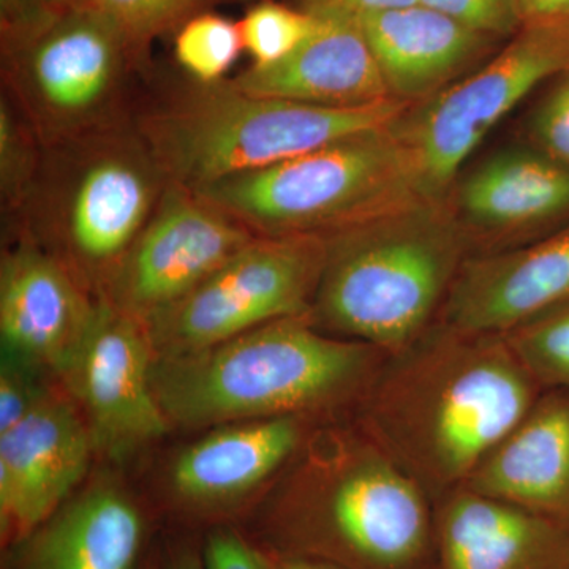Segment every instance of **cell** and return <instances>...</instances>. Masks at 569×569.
<instances>
[{
    "label": "cell",
    "instance_id": "cell-4",
    "mask_svg": "<svg viewBox=\"0 0 569 569\" xmlns=\"http://www.w3.org/2000/svg\"><path fill=\"white\" fill-rule=\"evenodd\" d=\"M309 320L329 336L399 353L437 323L470 252L447 200H422L325 236Z\"/></svg>",
    "mask_w": 569,
    "mask_h": 569
},
{
    "label": "cell",
    "instance_id": "cell-18",
    "mask_svg": "<svg viewBox=\"0 0 569 569\" xmlns=\"http://www.w3.org/2000/svg\"><path fill=\"white\" fill-rule=\"evenodd\" d=\"M437 569H569V526L467 488L436 503Z\"/></svg>",
    "mask_w": 569,
    "mask_h": 569
},
{
    "label": "cell",
    "instance_id": "cell-36",
    "mask_svg": "<svg viewBox=\"0 0 569 569\" xmlns=\"http://www.w3.org/2000/svg\"><path fill=\"white\" fill-rule=\"evenodd\" d=\"M167 569H204V565L203 559L183 550V552L176 553Z\"/></svg>",
    "mask_w": 569,
    "mask_h": 569
},
{
    "label": "cell",
    "instance_id": "cell-27",
    "mask_svg": "<svg viewBox=\"0 0 569 569\" xmlns=\"http://www.w3.org/2000/svg\"><path fill=\"white\" fill-rule=\"evenodd\" d=\"M33 138L3 100L0 107V181L3 200L9 206H21L29 200L36 179Z\"/></svg>",
    "mask_w": 569,
    "mask_h": 569
},
{
    "label": "cell",
    "instance_id": "cell-17",
    "mask_svg": "<svg viewBox=\"0 0 569 569\" xmlns=\"http://www.w3.org/2000/svg\"><path fill=\"white\" fill-rule=\"evenodd\" d=\"M317 422L284 417L211 427L176 455L168 467V489L192 511L238 507L274 485Z\"/></svg>",
    "mask_w": 569,
    "mask_h": 569
},
{
    "label": "cell",
    "instance_id": "cell-23",
    "mask_svg": "<svg viewBox=\"0 0 569 569\" xmlns=\"http://www.w3.org/2000/svg\"><path fill=\"white\" fill-rule=\"evenodd\" d=\"M244 51L238 22L201 11L176 32V61L200 84L222 82Z\"/></svg>",
    "mask_w": 569,
    "mask_h": 569
},
{
    "label": "cell",
    "instance_id": "cell-16",
    "mask_svg": "<svg viewBox=\"0 0 569 569\" xmlns=\"http://www.w3.org/2000/svg\"><path fill=\"white\" fill-rule=\"evenodd\" d=\"M565 302L569 223L523 246L468 254L437 321L477 335H507Z\"/></svg>",
    "mask_w": 569,
    "mask_h": 569
},
{
    "label": "cell",
    "instance_id": "cell-10",
    "mask_svg": "<svg viewBox=\"0 0 569 569\" xmlns=\"http://www.w3.org/2000/svg\"><path fill=\"white\" fill-rule=\"evenodd\" d=\"M67 174L51 193L48 216L78 268L108 283L156 211L167 178L140 134L123 140L108 133Z\"/></svg>",
    "mask_w": 569,
    "mask_h": 569
},
{
    "label": "cell",
    "instance_id": "cell-32",
    "mask_svg": "<svg viewBox=\"0 0 569 569\" xmlns=\"http://www.w3.org/2000/svg\"><path fill=\"white\" fill-rule=\"evenodd\" d=\"M204 569H271L257 549L234 530H217L206 539Z\"/></svg>",
    "mask_w": 569,
    "mask_h": 569
},
{
    "label": "cell",
    "instance_id": "cell-26",
    "mask_svg": "<svg viewBox=\"0 0 569 569\" xmlns=\"http://www.w3.org/2000/svg\"><path fill=\"white\" fill-rule=\"evenodd\" d=\"M209 0H91L122 33L138 59L144 58L149 44L164 33L174 31L201 13Z\"/></svg>",
    "mask_w": 569,
    "mask_h": 569
},
{
    "label": "cell",
    "instance_id": "cell-24",
    "mask_svg": "<svg viewBox=\"0 0 569 569\" xmlns=\"http://www.w3.org/2000/svg\"><path fill=\"white\" fill-rule=\"evenodd\" d=\"M501 336L539 388L569 391V302Z\"/></svg>",
    "mask_w": 569,
    "mask_h": 569
},
{
    "label": "cell",
    "instance_id": "cell-37",
    "mask_svg": "<svg viewBox=\"0 0 569 569\" xmlns=\"http://www.w3.org/2000/svg\"><path fill=\"white\" fill-rule=\"evenodd\" d=\"M69 2L71 3V6H89V2H91V0H69Z\"/></svg>",
    "mask_w": 569,
    "mask_h": 569
},
{
    "label": "cell",
    "instance_id": "cell-1",
    "mask_svg": "<svg viewBox=\"0 0 569 569\" xmlns=\"http://www.w3.org/2000/svg\"><path fill=\"white\" fill-rule=\"evenodd\" d=\"M541 392L503 336L437 321L388 356L358 422L437 503L467 485Z\"/></svg>",
    "mask_w": 569,
    "mask_h": 569
},
{
    "label": "cell",
    "instance_id": "cell-2",
    "mask_svg": "<svg viewBox=\"0 0 569 569\" xmlns=\"http://www.w3.org/2000/svg\"><path fill=\"white\" fill-rule=\"evenodd\" d=\"M433 501L356 422H318L271 486L266 518L288 556L343 569H426Z\"/></svg>",
    "mask_w": 569,
    "mask_h": 569
},
{
    "label": "cell",
    "instance_id": "cell-31",
    "mask_svg": "<svg viewBox=\"0 0 569 569\" xmlns=\"http://www.w3.org/2000/svg\"><path fill=\"white\" fill-rule=\"evenodd\" d=\"M69 7V0H0L2 41L39 31Z\"/></svg>",
    "mask_w": 569,
    "mask_h": 569
},
{
    "label": "cell",
    "instance_id": "cell-34",
    "mask_svg": "<svg viewBox=\"0 0 569 569\" xmlns=\"http://www.w3.org/2000/svg\"><path fill=\"white\" fill-rule=\"evenodd\" d=\"M526 22L569 18V0H519Z\"/></svg>",
    "mask_w": 569,
    "mask_h": 569
},
{
    "label": "cell",
    "instance_id": "cell-12",
    "mask_svg": "<svg viewBox=\"0 0 569 569\" xmlns=\"http://www.w3.org/2000/svg\"><path fill=\"white\" fill-rule=\"evenodd\" d=\"M153 359L146 325L99 299L89 335L62 377L96 451L123 458L170 430L152 387Z\"/></svg>",
    "mask_w": 569,
    "mask_h": 569
},
{
    "label": "cell",
    "instance_id": "cell-11",
    "mask_svg": "<svg viewBox=\"0 0 569 569\" xmlns=\"http://www.w3.org/2000/svg\"><path fill=\"white\" fill-rule=\"evenodd\" d=\"M254 238L194 190L168 182L151 219L108 280L103 298L148 323Z\"/></svg>",
    "mask_w": 569,
    "mask_h": 569
},
{
    "label": "cell",
    "instance_id": "cell-9",
    "mask_svg": "<svg viewBox=\"0 0 569 569\" xmlns=\"http://www.w3.org/2000/svg\"><path fill=\"white\" fill-rule=\"evenodd\" d=\"M3 73L41 140L96 133L140 59L91 6H71L39 31L2 41Z\"/></svg>",
    "mask_w": 569,
    "mask_h": 569
},
{
    "label": "cell",
    "instance_id": "cell-6",
    "mask_svg": "<svg viewBox=\"0 0 569 569\" xmlns=\"http://www.w3.org/2000/svg\"><path fill=\"white\" fill-rule=\"evenodd\" d=\"M257 236H329L427 200L392 123L194 190Z\"/></svg>",
    "mask_w": 569,
    "mask_h": 569
},
{
    "label": "cell",
    "instance_id": "cell-30",
    "mask_svg": "<svg viewBox=\"0 0 569 569\" xmlns=\"http://www.w3.org/2000/svg\"><path fill=\"white\" fill-rule=\"evenodd\" d=\"M33 367L3 356L0 370V433L9 432L28 417L47 388L36 385Z\"/></svg>",
    "mask_w": 569,
    "mask_h": 569
},
{
    "label": "cell",
    "instance_id": "cell-33",
    "mask_svg": "<svg viewBox=\"0 0 569 569\" xmlns=\"http://www.w3.org/2000/svg\"><path fill=\"white\" fill-rule=\"evenodd\" d=\"M299 9L316 17L361 21L370 14L417 6L419 0H296Z\"/></svg>",
    "mask_w": 569,
    "mask_h": 569
},
{
    "label": "cell",
    "instance_id": "cell-3",
    "mask_svg": "<svg viewBox=\"0 0 569 569\" xmlns=\"http://www.w3.org/2000/svg\"><path fill=\"white\" fill-rule=\"evenodd\" d=\"M388 355L282 318L192 353L153 359L152 387L171 426L211 429L284 417L328 421L359 407Z\"/></svg>",
    "mask_w": 569,
    "mask_h": 569
},
{
    "label": "cell",
    "instance_id": "cell-25",
    "mask_svg": "<svg viewBox=\"0 0 569 569\" xmlns=\"http://www.w3.org/2000/svg\"><path fill=\"white\" fill-rule=\"evenodd\" d=\"M318 18L299 7L261 0L238 21L252 66H272L293 54L316 31Z\"/></svg>",
    "mask_w": 569,
    "mask_h": 569
},
{
    "label": "cell",
    "instance_id": "cell-22",
    "mask_svg": "<svg viewBox=\"0 0 569 569\" xmlns=\"http://www.w3.org/2000/svg\"><path fill=\"white\" fill-rule=\"evenodd\" d=\"M142 516L118 486H92L32 533L21 569H132Z\"/></svg>",
    "mask_w": 569,
    "mask_h": 569
},
{
    "label": "cell",
    "instance_id": "cell-29",
    "mask_svg": "<svg viewBox=\"0 0 569 569\" xmlns=\"http://www.w3.org/2000/svg\"><path fill=\"white\" fill-rule=\"evenodd\" d=\"M419 3L490 39L515 36L523 26L519 0H419Z\"/></svg>",
    "mask_w": 569,
    "mask_h": 569
},
{
    "label": "cell",
    "instance_id": "cell-28",
    "mask_svg": "<svg viewBox=\"0 0 569 569\" xmlns=\"http://www.w3.org/2000/svg\"><path fill=\"white\" fill-rule=\"evenodd\" d=\"M535 148L569 170V70L559 74L531 112Z\"/></svg>",
    "mask_w": 569,
    "mask_h": 569
},
{
    "label": "cell",
    "instance_id": "cell-35",
    "mask_svg": "<svg viewBox=\"0 0 569 569\" xmlns=\"http://www.w3.org/2000/svg\"><path fill=\"white\" fill-rule=\"evenodd\" d=\"M271 563V569H343L337 565L329 563V561L310 559V557L301 556H284Z\"/></svg>",
    "mask_w": 569,
    "mask_h": 569
},
{
    "label": "cell",
    "instance_id": "cell-8",
    "mask_svg": "<svg viewBox=\"0 0 569 569\" xmlns=\"http://www.w3.org/2000/svg\"><path fill=\"white\" fill-rule=\"evenodd\" d=\"M325 236H257L146 325L153 356L192 353L291 317H309Z\"/></svg>",
    "mask_w": 569,
    "mask_h": 569
},
{
    "label": "cell",
    "instance_id": "cell-7",
    "mask_svg": "<svg viewBox=\"0 0 569 569\" xmlns=\"http://www.w3.org/2000/svg\"><path fill=\"white\" fill-rule=\"evenodd\" d=\"M569 70V18L526 22L488 62L411 103L392 122L417 162L427 200H443L462 164L533 89Z\"/></svg>",
    "mask_w": 569,
    "mask_h": 569
},
{
    "label": "cell",
    "instance_id": "cell-13",
    "mask_svg": "<svg viewBox=\"0 0 569 569\" xmlns=\"http://www.w3.org/2000/svg\"><path fill=\"white\" fill-rule=\"evenodd\" d=\"M96 445L69 391L47 389L28 417L0 433V530L24 541L66 505Z\"/></svg>",
    "mask_w": 569,
    "mask_h": 569
},
{
    "label": "cell",
    "instance_id": "cell-19",
    "mask_svg": "<svg viewBox=\"0 0 569 569\" xmlns=\"http://www.w3.org/2000/svg\"><path fill=\"white\" fill-rule=\"evenodd\" d=\"M317 18L316 31L293 54L272 66H252L228 84L250 96L317 107H366L392 99L358 22Z\"/></svg>",
    "mask_w": 569,
    "mask_h": 569
},
{
    "label": "cell",
    "instance_id": "cell-15",
    "mask_svg": "<svg viewBox=\"0 0 569 569\" xmlns=\"http://www.w3.org/2000/svg\"><path fill=\"white\" fill-rule=\"evenodd\" d=\"M99 301L56 254L32 241L3 253L0 336L3 356L63 377L89 335Z\"/></svg>",
    "mask_w": 569,
    "mask_h": 569
},
{
    "label": "cell",
    "instance_id": "cell-20",
    "mask_svg": "<svg viewBox=\"0 0 569 569\" xmlns=\"http://www.w3.org/2000/svg\"><path fill=\"white\" fill-rule=\"evenodd\" d=\"M389 96L418 103L471 73L493 39L429 7H403L358 21Z\"/></svg>",
    "mask_w": 569,
    "mask_h": 569
},
{
    "label": "cell",
    "instance_id": "cell-5",
    "mask_svg": "<svg viewBox=\"0 0 569 569\" xmlns=\"http://www.w3.org/2000/svg\"><path fill=\"white\" fill-rule=\"evenodd\" d=\"M410 104L389 99L366 107H317L250 96L227 81L197 82L146 114L138 134L168 182L200 190L387 127Z\"/></svg>",
    "mask_w": 569,
    "mask_h": 569
},
{
    "label": "cell",
    "instance_id": "cell-14",
    "mask_svg": "<svg viewBox=\"0 0 569 569\" xmlns=\"http://www.w3.org/2000/svg\"><path fill=\"white\" fill-rule=\"evenodd\" d=\"M470 254L500 252L569 223V170L535 146L490 153L445 197Z\"/></svg>",
    "mask_w": 569,
    "mask_h": 569
},
{
    "label": "cell",
    "instance_id": "cell-21",
    "mask_svg": "<svg viewBox=\"0 0 569 569\" xmlns=\"http://www.w3.org/2000/svg\"><path fill=\"white\" fill-rule=\"evenodd\" d=\"M463 488L569 526V391L541 392Z\"/></svg>",
    "mask_w": 569,
    "mask_h": 569
}]
</instances>
